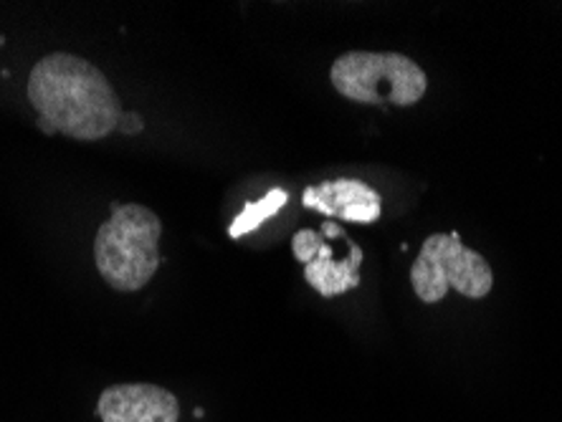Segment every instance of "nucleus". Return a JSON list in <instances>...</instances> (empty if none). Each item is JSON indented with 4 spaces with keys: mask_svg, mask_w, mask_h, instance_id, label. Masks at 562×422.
Returning <instances> with one entry per match:
<instances>
[{
    "mask_svg": "<svg viewBox=\"0 0 562 422\" xmlns=\"http://www.w3.org/2000/svg\"><path fill=\"white\" fill-rule=\"evenodd\" d=\"M329 81L340 96L368 106H413L428 91L426 71L398 52H347Z\"/></svg>",
    "mask_w": 562,
    "mask_h": 422,
    "instance_id": "3",
    "label": "nucleus"
},
{
    "mask_svg": "<svg viewBox=\"0 0 562 422\" xmlns=\"http://www.w3.org/2000/svg\"><path fill=\"white\" fill-rule=\"evenodd\" d=\"M411 286L424 304L443 301L449 292L476 301L492 294L494 273L482 253L461 243L459 233H434L413 261Z\"/></svg>",
    "mask_w": 562,
    "mask_h": 422,
    "instance_id": "4",
    "label": "nucleus"
},
{
    "mask_svg": "<svg viewBox=\"0 0 562 422\" xmlns=\"http://www.w3.org/2000/svg\"><path fill=\"white\" fill-rule=\"evenodd\" d=\"M302 203L304 208L319 210L345 223H375L383 215V197L378 195V190L352 178L327 180L322 185L307 187Z\"/></svg>",
    "mask_w": 562,
    "mask_h": 422,
    "instance_id": "7",
    "label": "nucleus"
},
{
    "mask_svg": "<svg viewBox=\"0 0 562 422\" xmlns=\"http://www.w3.org/2000/svg\"><path fill=\"white\" fill-rule=\"evenodd\" d=\"M97 415L102 422H178L180 402L157 385H112L99 395Z\"/></svg>",
    "mask_w": 562,
    "mask_h": 422,
    "instance_id": "6",
    "label": "nucleus"
},
{
    "mask_svg": "<svg viewBox=\"0 0 562 422\" xmlns=\"http://www.w3.org/2000/svg\"><path fill=\"white\" fill-rule=\"evenodd\" d=\"M350 255L342 261L333 259V248L325 243V236L317 230H296L292 238L294 259L304 263V278L325 299L352 292L360 286L362 248L350 241Z\"/></svg>",
    "mask_w": 562,
    "mask_h": 422,
    "instance_id": "5",
    "label": "nucleus"
},
{
    "mask_svg": "<svg viewBox=\"0 0 562 422\" xmlns=\"http://www.w3.org/2000/svg\"><path fill=\"white\" fill-rule=\"evenodd\" d=\"M162 223L145 205H114L94 238V263L114 292L132 294L160 269Z\"/></svg>",
    "mask_w": 562,
    "mask_h": 422,
    "instance_id": "2",
    "label": "nucleus"
},
{
    "mask_svg": "<svg viewBox=\"0 0 562 422\" xmlns=\"http://www.w3.org/2000/svg\"><path fill=\"white\" fill-rule=\"evenodd\" d=\"M286 201H289L286 190L274 187L267 197H261V201L246 205V208L241 210V215H238V218L231 223L228 236L231 238H241L246 233H251V230L259 228L263 220H269L271 215H277L281 208H284Z\"/></svg>",
    "mask_w": 562,
    "mask_h": 422,
    "instance_id": "8",
    "label": "nucleus"
},
{
    "mask_svg": "<svg viewBox=\"0 0 562 422\" xmlns=\"http://www.w3.org/2000/svg\"><path fill=\"white\" fill-rule=\"evenodd\" d=\"M120 132H125V135H137V132H143V119H139V114H132V112H122L120 117Z\"/></svg>",
    "mask_w": 562,
    "mask_h": 422,
    "instance_id": "9",
    "label": "nucleus"
},
{
    "mask_svg": "<svg viewBox=\"0 0 562 422\" xmlns=\"http://www.w3.org/2000/svg\"><path fill=\"white\" fill-rule=\"evenodd\" d=\"M29 102L44 135L97 142L117 129L122 106L102 71L74 54L54 52L31 69Z\"/></svg>",
    "mask_w": 562,
    "mask_h": 422,
    "instance_id": "1",
    "label": "nucleus"
}]
</instances>
